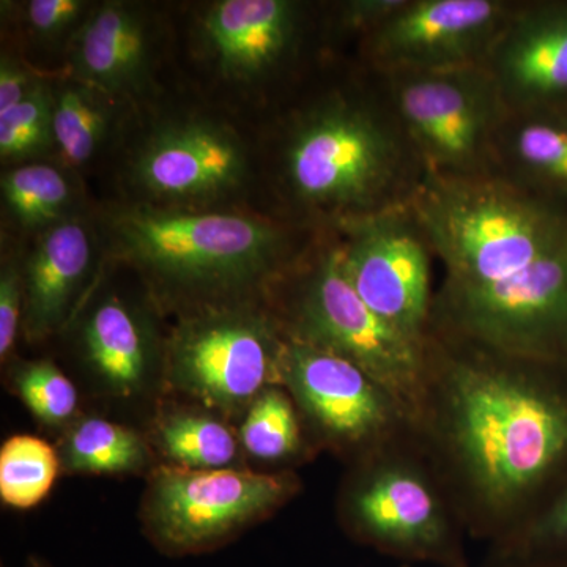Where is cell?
I'll use <instances>...</instances> for the list:
<instances>
[{
    "label": "cell",
    "instance_id": "obj_9",
    "mask_svg": "<svg viewBox=\"0 0 567 567\" xmlns=\"http://www.w3.org/2000/svg\"><path fill=\"white\" fill-rule=\"evenodd\" d=\"M465 333L511 357H543L567 342V241L491 286L447 289Z\"/></svg>",
    "mask_w": 567,
    "mask_h": 567
},
{
    "label": "cell",
    "instance_id": "obj_25",
    "mask_svg": "<svg viewBox=\"0 0 567 567\" xmlns=\"http://www.w3.org/2000/svg\"><path fill=\"white\" fill-rule=\"evenodd\" d=\"M51 151H55L54 87L43 81L24 102L0 114V158L20 166Z\"/></svg>",
    "mask_w": 567,
    "mask_h": 567
},
{
    "label": "cell",
    "instance_id": "obj_27",
    "mask_svg": "<svg viewBox=\"0 0 567 567\" xmlns=\"http://www.w3.org/2000/svg\"><path fill=\"white\" fill-rule=\"evenodd\" d=\"M241 442L254 457L275 461L293 453L298 423L286 394L268 388L254 399L240 431Z\"/></svg>",
    "mask_w": 567,
    "mask_h": 567
},
{
    "label": "cell",
    "instance_id": "obj_17",
    "mask_svg": "<svg viewBox=\"0 0 567 567\" xmlns=\"http://www.w3.org/2000/svg\"><path fill=\"white\" fill-rule=\"evenodd\" d=\"M506 104L567 93V10L513 13L486 61Z\"/></svg>",
    "mask_w": 567,
    "mask_h": 567
},
{
    "label": "cell",
    "instance_id": "obj_29",
    "mask_svg": "<svg viewBox=\"0 0 567 567\" xmlns=\"http://www.w3.org/2000/svg\"><path fill=\"white\" fill-rule=\"evenodd\" d=\"M93 7L82 0H32L24 6V22L33 39L52 43L76 35Z\"/></svg>",
    "mask_w": 567,
    "mask_h": 567
},
{
    "label": "cell",
    "instance_id": "obj_1",
    "mask_svg": "<svg viewBox=\"0 0 567 567\" xmlns=\"http://www.w3.org/2000/svg\"><path fill=\"white\" fill-rule=\"evenodd\" d=\"M107 238L159 292L210 308L267 281L289 249L286 230L256 216L142 204L112 213Z\"/></svg>",
    "mask_w": 567,
    "mask_h": 567
},
{
    "label": "cell",
    "instance_id": "obj_18",
    "mask_svg": "<svg viewBox=\"0 0 567 567\" xmlns=\"http://www.w3.org/2000/svg\"><path fill=\"white\" fill-rule=\"evenodd\" d=\"M354 514L377 544L416 558L446 559V524L427 484L415 473L388 468L354 496Z\"/></svg>",
    "mask_w": 567,
    "mask_h": 567
},
{
    "label": "cell",
    "instance_id": "obj_30",
    "mask_svg": "<svg viewBox=\"0 0 567 567\" xmlns=\"http://www.w3.org/2000/svg\"><path fill=\"white\" fill-rule=\"evenodd\" d=\"M24 317V275L22 267L7 262L0 274V357L6 361L14 341L18 328Z\"/></svg>",
    "mask_w": 567,
    "mask_h": 567
},
{
    "label": "cell",
    "instance_id": "obj_12",
    "mask_svg": "<svg viewBox=\"0 0 567 567\" xmlns=\"http://www.w3.org/2000/svg\"><path fill=\"white\" fill-rule=\"evenodd\" d=\"M511 14L498 0H405L365 35V52L388 74L486 65Z\"/></svg>",
    "mask_w": 567,
    "mask_h": 567
},
{
    "label": "cell",
    "instance_id": "obj_34",
    "mask_svg": "<svg viewBox=\"0 0 567 567\" xmlns=\"http://www.w3.org/2000/svg\"><path fill=\"white\" fill-rule=\"evenodd\" d=\"M514 567H516V566H514Z\"/></svg>",
    "mask_w": 567,
    "mask_h": 567
},
{
    "label": "cell",
    "instance_id": "obj_14",
    "mask_svg": "<svg viewBox=\"0 0 567 567\" xmlns=\"http://www.w3.org/2000/svg\"><path fill=\"white\" fill-rule=\"evenodd\" d=\"M96 252V235L80 213L39 235L22 265V323L31 341L48 338L69 322L95 271Z\"/></svg>",
    "mask_w": 567,
    "mask_h": 567
},
{
    "label": "cell",
    "instance_id": "obj_10",
    "mask_svg": "<svg viewBox=\"0 0 567 567\" xmlns=\"http://www.w3.org/2000/svg\"><path fill=\"white\" fill-rule=\"evenodd\" d=\"M342 265L354 292L395 330L420 342L429 306L423 233L401 205L341 224Z\"/></svg>",
    "mask_w": 567,
    "mask_h": 567
},
{
    "label": "cell",
    "instance_id": "obj_15",
    "mask_svg": "<svg viewBox=\"0 0 567 567\" xmlns=\"http://www.w3.org/2000/svg\"><path fill=\"white\" fill-rule=\"evenodd\" d=\"M300 7L287 0H223L200 22L205 50L224 78L254 82L289 58L300 33Z\"/></svg>",
    "mask_w": 567,
    "mask_h": 567
},
{
    "label": "cell",
    "instance_id": "obj_32",
    "mask_svg": "<svg viewBox=\"0 0 567 567\" xmlns=\"http://www.w3.org/2000/svg\"><path fill=\"white\" fill-rule=\"evenodd\" d=\"M404 3L405 0H353L342 7L341 22L346 29L369 35L390 20Z\"/></svg>",
    "mask_w": 567,
    "mask_h": 567
},
{
    "label": "cell",
    "instance_id": "obj_16",
    "mask_svg": "<svg viewBox=\"0 0 567 567\" xmlns=\"http://www.w3.org/2000/svg\"><path fill=\"white\" fill-rule=\"evenodd\" d=\"M155 44L145 10L123 2L93 7L71 39V76L117 102L133 99L151 80Z\"/></svg>",
    "mask_w": 567,
    "mask_h": 567
},
{
    "label": "cell",
    "instance_id": "obj_19",
    "mask_svg": "<svg viewBox=\"0 0 567 567\" xmlns=\"http://www.w3.org/2000/svg\"><path fill=\"white\" fill-rule=\"evenodd\" d=\"M81 347L100 379L123 395L144 385L155 353L151 324L114 293L100 298L85 316Z\"/></svg>",
    "mask_w": 567,
    "mask_h": 567
},
{
    "label": "cell",
    "instance_id": "obj_3",
    "mask_svg": "<svg viewBox=\"0 0 567 567\" xmlns=\"http://www.w3.org/2000/svg\"><path fill=\"white\" fill-rule=\"evenodd\" d=\"M410 210L445 264L447 289L505 281L567 241V221L550 205L486 175L429 174Z\"/></svg>",
    "mask_w": 567,
    "mask_h": 567
},
{
    "label": "cell",
    "instance_id": "obj_22",
    "mask_svg": "<svg viewBox=\"0 0 567 567\" xmlns=\"http://www.w3.org/2000/svg\"><path fill=\"white\" fill-rule=\"evenodd\" d=\"M147 462L141 436L102 417L81 421L63 445V464L71 472H132Z\"/></svg>",
    "mask_w": 567,
    "mask_h": 567
},
{
    "label": "cell",
    "instance_id": "obj_33",
    "mask_svg": "<svg viewBox=\"0 0 567 567\" xmlns=\"http://www.w3.org/2000/svg\"><path fill=\"white\" fill-rule=\"evenodd\" d=\"M537 537L567 540V495L566 498L551 511L550 516L540 524Z\"/></svg>",
    "mask_w": 567,
    "mask_h": 567
},
{
    "label": "cell",
    "instance_id": "obj_26",
    "mask_svg": "<svg viewBox=\"0 0 567 567\" xmlns=\"http://www.w3.org/2000/svg\"><path fill=\"white\" fill-rule=\"evenodd\" d=\"M159 442L167 456L185 468H224L237 454V442L226 425L189 413L164 421Z\"/></svg>",
    "mask_w": 567,
    "mask_h": 567
},
{
    "label": "cell",
    "instance_id": "obj_7",
    "mask_svg": "<svg viewBox=\"0 0 567 567\" xmlns=\"http://www.w3.org/2000/svg\"><path fill=\"white\" fill-rule=\"evenodd\" d=\"M284 349L286 342L260 312L218 306L178 324L167 349V374L205 405L235 410L282 380Z\"/></svg>",
    "mask_w": 567,
    "mask_h": 567
},
{
    "label": "cell",
    "instance_id": "obj_24",
    "mask_svg": "<svg viewBox=\"0 0 567 567\" xmlns=\"http://www.w3.org/2000/svg\"><path fill=\"white\" fill-rule=\"evenodd\" d=\"M503 142L514 169L567 192V125L543 118L524 121L507 130Z\"/></svg>",
    "mask_w": 567,
    "mask_h": 567
},
{
    "label": "cell",
    "instance_id": "obj_23",
    "mask_svg": "<svg viewBox=\"0 0 567 567\" xmlns=\"http://www.w3.org/2000/svg\"><path fill=\"white\" fill-rule=\"evenodd\" d=\"M59 473L51 445L32 435H14L0 450V496L6 505L29 509L50 494Z\"/></svg>",
    "mask_w": 567,
    "mask_h": 567
},
{
    "label": "cell",
    "instance_id": "obj_31",
    "mask_svg": "<svg viewBox=\"0 0 567 567\" xmlns=\"http://www.w3.org/2000/svg\"><path fill=\"white\" fill-rule=\"evenodd\" d=\"M41 82L28 66L3 54L0 61V114L24 102Z\"/></svg>",
    "mask_w": 567,
    "mask_h": 567
},
{
    "label": "cell",
    "instance_id": "obj_13",
    "mask_svg": "<svg viewBox=\"0 0 567 567\" xmlns=\"http://www.w3.org/2000/svg\"><path fill=\"white\" fill-rule=\"evenodd\" d=\"M281 377L306 413L346 442H364L385 431L398 406L352 361L297 339L286 342Z\"/></svg>",
    "mask_w": 567,
    "mask_h": 567
},
{
    "label": "cell",
    "instance_id": "obj_20",
    "mask_svg": "<svg viewBox=\"0 0 567 567\" xmlns=\"http://www.w3.org/2000/svg\"><path fill=\"white\" fill-rule=\"evenodd\" d=\"M121 102L76 78L54 87V142L66 166H84L110 136Z\"/></svg>",
    "mask_w": 567,
    "mask_h": 567
},
{
    "label": "cell",
    "instance_id": "obj_21",
    "mask_svg": "<svg viewBox=\"0 0 567 567\" xmlns=\"http://www.w3.org/2000/svg\"><path fill=\"white\" fill-rule=\"evenodd\" d=\"M0 188L11 221L31 233L40 235L76 213L70 178L51 164H20L2 175Z\"/></svg>",
    "mask_w": 567,
    "mask_h": 567
},
{
    "label": "cell",
    "instance_id": "obj_11",
    "mask_svg": "<svg viewBox=\"0 0 567 567\" xmlns=\"http://www.w3.org/2000/svg\"><path fill=\"white\" fill-rule=\"evenodd\" d=\"M289 488L282 476L163 466L153 476L148 524L167 546H205L274 509Z\"/></svg>",
    "mask_w": 567,
    "mask_h": 567
},
{
    "label": "cell",
    "instance_id": "obj_28",
    "mask_svg": "<svg viewBox=\"0 0 567 567\" xmlns=\"http://www.w3.org/2000/svg\"><path fill=\"white\" fill-rule=\"evenodd\" d=\"M14 386L33 415L44 423H63L76 410V388L51 361H32L20 365L14 374Z\"/></svg>",
    "mask_w": 567,
    "mask_h": 567
},
{
    "label": "cell",
    "instance_id": "obj_4",
    "mask_svg": "<svg viewBox=\"0 0 567 567\" xmlns=\"http://www.w3.org/2000/svg\"><path fill=\"white\" fill-rule=\"evenodd\" d=\"M404 133L358 100H327L306 112L282 153L284 182L306 210L341 224L398 207Z\"/></svg>",
    "mask_w": 567,
    "mask_h": 567
},
{
    "label": "cell",
    "instance_id": "obj_5",
    "mask_svg": "<svg viewBox=\"0 0 567 567\" xmlns=\"http://www.w3.org/2000/svg\"><path fill=\"white\" fill-rule=\"evenodd\" d=\"M390 78L395 121L429 174L484 177L506 106L486 65Z\"/></svg>",
    "mask_w": 567,
    "mask_h": 567
},
{
    "label": "cell",
    "instance_id": "obj_6",
    "mask_svg": "<svg viewBox=\"0 0 567 567\" xmlns=\"http://www.w3.org/2000/svg\"><path fill=\"white\" fill-rule=\"evenodd\" d=\"M293 339L352 361L395 405L412 409L420 402V342L380 319L354 292L339 246L324 251L306 279Z\"/></svg>",
    "mask_w": 567,
    "mask_h": 567
},
{
    "label": "cell",
    "instance_id": "obj_2",
    "mask_svg": "<svg viewBox=\"0 0 567 567\" xmlns=\"http://www.w3.org/2000/svg\"><path fill=\"white\" fill-rule=\"evenodd\" d=\"M447 427L488 503L513 505L567 453V405L524 377L461 364L447 383Z\"/></svg>",
    "mask_w": 567,
    "mask_h": 567
},
{
    "label": "cell",
    "instance_id": "obj_8",
    "mask_svg": "<svg viewBox=\"0 0 567 567\" xmlns=\"http://www.w3.org/2000/svg\"><path fill=\"white\" fill-rule=\"evenodd\" d=\"M248 173V153L233 128L188 117L153 130L134 155L130 182L142 205L204 210L234 196Z\"/></svg>",
    "mask_w": 567,
    "mask_h": 567
}]
</instances>
